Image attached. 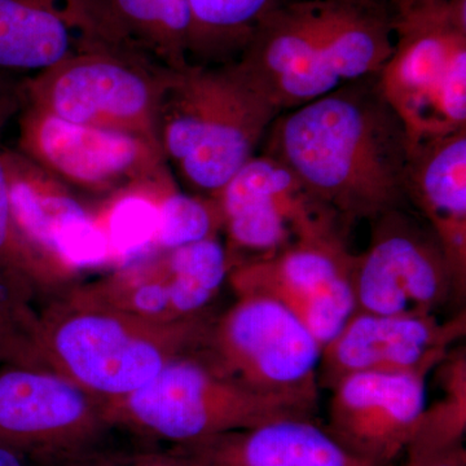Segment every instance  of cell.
Here are the masks:
<instances>
[{
    "label": "cell",
    "instance_id": "cell-1",
    "mask_svg": "<svg viewBox=\"0 0 466 466\" xmlns=\"http://www.w3.org/2000/svg\"><path fill=\"white\" fill-rule=\"evenodd\" d=\"M263 155L284 165L346 227L406 208V128L377 76L280 113Z\"/></svg>",
    "mask_w": 466,
    "mask_h": 466
},
{
    "label": "cell",
    "instance_id": "cell-2",
    "mask_svg": "<svg viewBox=\"0 0 466 466\" xmlns=\"http://www.w3.org/2000/svg\"><path fill=\"white\" fill-rule=\"evenodd\" d=\"M392 45L390 0H288L235 61L283 113L379 76Z\"/></svg>",
    "mask_w": 466,
    "mask_h": 466
},
{
    "label": "cell",
    "instance_id": "cell-3",
    "mask_svg": "<svg viewBox=\"0 0 466 466\" xmlns=\"http://www.w3.org/2000/svg\"><path fill=\"white\" fill-rule=\"evenodd\" d=\"M217 315L158 323L64 289L41 311L48 370L110 401L139 390L175 359L200 351Z\"/></svg>",
    "mask_w": 466,
    "mask_h": 466
},
{
    "label": "cell",
    "instance_id": "cell-4",
    "mask_svg": "<svg viewBox=\"0 0 466 466\" xmlns=\"http://www.w3.org/2000/svg\"><path fill=\"white\" fill-rule=\"evenodd\" d=\"M280 115L235 60L171 73L157 137L168 165L198 196L213 198L265 140Z\"/></svg>",
    "mask_w": 466,
    "mask_h": 466
},
{
    "label": "cell",
    "instance_id": "cell-5",
    "mask_svg": "<svg viewBox=\"0 0 466 466\" xmlns=\"http://www.w3.org/2000/svg\"><path fill=\"white\" fill-rule=\"evenodd\" d=\"M377 85L415 144L466 128V0H390Z\"/></svg>",
    "mask_w": 466,
    "mask_h": 466
},
{
    "label": "cell",
    "instance_id": "cell-6",
    "mask_svg": "<svg viewBox=\"0 0 466 466\" xmlns=\"http://www.w3.org/2000/svg\"><path fill=\"white\" fill-rule=\"evenodd\" d=\"M110 424L144 440L191 443L285 419H315L318 404L251 390L198 354L175 359L152 381L106 401Z\"/></svg>",
    "mask_w": 466,
    "mask_h": 466
},
{
    "label": "cell",
    "instance_id": "cell-7",
    "mask_svg": "<svg viewBox=\"0 0 466 466\" xmlns=\"http://www.w3.org/2000/svg\"><path fill=\"white\" fill-rule=\"evenodd\" d=\"M171 73L142 50L84 52L24 79V95L26 106L64 121L159 147L158 109Z\"/></svg>",
    "mask_w": 466,
    "mask_h": 466
},
{
    "label": "cell",
    "instance_id": "cell-8",
    "mask_svg": "<svg viewBox=\"0 0 466 466\" xmlns=\"http://www.w3.org/2000/svg\"><path fill=\"white\" fill-rule=\"evenodd\" d=\"M198 354L217 372L251 390L318 404L321 346L274 299L238 296L214 319Z\"/></svg>",
    "mask_w": 466,
    "mask_h": 466
},
{
    "label": "cell",
    "instance_id": "cell-9",
    "mask_svg": "<svg viewBox=\"0 0 466 466\" xmlns=\"http://www.w3.org/2000/svg\"><path fill=\"white\" fill-rule=\"evenodd\" d=\"M17 150L67 188L109 196L177 189L162 149L135 137L72 124L24 103Z\"/></svg>",
    "mask_w": 466,
    "mask_h": 466
},
{
    "label": "cell",
    "instance_id": "cell-10",
    "mask_svg": "<svg viewBox=\"0 0 466 466\" xmlns=\"http://www.w3.org/2000/svg\"><path fill=\"white\" fill-rule=\"evenodd\" d=\"M231 269L267 258L300 238L343 235L346 227L284 165L254 156L214 196Z\"/></svg>",
    "mask_w": 466,
    "mask_h": 466
},
{
    "label": "cell",
    "instance_id": "cell-11",
    "mask_svg": "<svg viewBox=\"0 0 466 466\" xmlns=\"http://www.w3.org/2000/svg\"><path fill=\"white\" fill-rule=\"evenodd\" d=\"M106 400L41 368L0 367V443L30 458L100 449L113 431Z\"/></svg>",
    "mask_w": 466,
    "mask_h": 466
},
{
    "label": "cell",
    "instance_id": "cell-12",
    "mask_svg": "<svg viewBox=\"0 0 466 466\" xmlns=\"http://www.w3.org/2000/svg\"><path fill=\"white\" fill-rule=\"evenodd\" d=\"M352 258L341 236L302 238L274 256L233 267L227 280L236 297L258 294L283 305L323 349L355 311Z\"/></svg>",
    "mask_w": 466,
    "mask_h": 466
},
{
    "label": "cell",
    "instance_id": "cell-13",
    "mask_svg": "<svg viewBox=\"0 0 466 466\" xmlns=\"http://www.w3.org/2000/svg\"><path fill=\"white\" fill-rule=\"evenodd\" d=\"M97 50H143L110 0H0V76L32 78Z\"/></svg>",
    "mask_w": 466,
    "mask_h": 466
},
{
    "label": "cell",
    "instance_id": "cell-14",
    "mask_svg": "<svg viewBox=\"0 0 466 466\" xmlns=\"http://www.w3.org/2000/svg\"><path fill=\"white\" fill-rule=\"evenodd\" d=\"M465 333V311L446 321L425 312H354L321 349L319 388L330 390L343 377L359 372H433Z\"/></svg>",
    "mask_w": 466,
    "mask_h": 466
},
{
    "label": "cell",
    "instance_id": "cell-15",
    "mask_svg": "<svg viewBox=\"0 0 466 466\" xmlns=\"http://www.w3.org/2000/svg\"><path fill=\"white\" fill-rule=\"evenodd\" d=\"M428 370L359 372L330 392L328 433L368 466L391 465L404 453L426 404Z\"/></svg>",
    "mask_w": 466,
    "mask_h": 466
},
{
    "label": "cell",
    "instance_id": "cell-16",
    "mask_svg": "<svg viewBox=\"0 0 466 466\" xmlns=\"http://www.w3.org/2000/svg\"><path fill=\"white\" fill-rule=\"evenodd\" d=\"M406 198L440 242L455 300L461 302L466 293V128L410 147Z\"/></svg>",
    "mask_w": 466,
    "mask_h": 466
},
{
    "label": "cell",
    "instance_id": "cell-17",
    "mask_svg": "<svg viewBox=\"0 0 466 466\" xmlns=\"http://www.w3.org/2000/svg\"><path fill=\"white\" fill-rule=\"evenodd\" d=\"M174 450L198 466H368L317 419H285L191 441Z\"/></svg>",
    "mask_w": 466,
    "mask_h": 466
},
{
    "label": "cell",
    "instance_id": "cell-18",
    "mask_svg": "<svg viewBox=\"0 0 466 466\" xmlns=\"http://www.w3.org/2000/svg\"><path fill=\"white\" fill-rule=\"evenodd\" d=\"M370 225L368 245L406 294L413 312L435 314L455 299L449 263L428 226L420 225L406 208L386 211L370 220Z\"/></svg>",
    "mask_w": 466,
    "mask_h": 466
},
{
    "label": "cell",
    "instance_id": "cell-19",
    "mask_svg": "<svg viewBox=\"0 0 466 466\" xmlns=\"http://www.w3.org/2000/svg\"><path fill=\"white\" fill-rule=\"evenodd\" d=\"M5 162L18 229L36 250L64 268L55 258V244L66 227L90 216V210L76 200L66 184L36 167L17 149L5 148Z\"/></svg>",
    "mask_w": 466,
    "mask_h": 466
},
{
    "label": "cell",
    "instance_id": "cell-20",
    "mask_svg": "<svg viewBox=\"0 0 466 466\" xmlns=\"http://www.w3.org/2000/svg\"><path fill=\"white\" fill-rule=\"evenodd\" d=\"M437 370L441 394L425 404L404 453L408 466L466 465V350H450Z\"/></svg>",
    "mask_w": 466,
    "mask_h": 466
},
{
    "label": "cell",
    "instance_id": "cell-21",
    "mask_svg": "<svg viewBox=\"0 0 466 466\" xmlns=\"http://www.w3.org/2000/svg\"><path fill=\"white\" fill-rule=\"evenodd\" d=\"M126 32L159 66L183 72L193 64V20L187 0H110Z\"/></svg>",
    "mask_w": 466,
    "mask_h": 466
},
{
    "label": "cell",
    "instance_id": "cell-22",
    "mask_svg": "<svg viewBox=\"0 0 466 466\" xmlns=\"http://www.w3.org/2000/svg\"><path fill=\"white\" fill-rule=\"evenodd\" d=\"M193 20V64L238 58L257 27L288 0H187Z\"/></svg>",
    "mask_w": 466,
    "mask_h": 466
},
{
    "label": "cell",
    "instance_id": "cell-23",
    "mask_svg": "<svg viewBox=\"0 0 466 466\" xmlns=\"http://www.w3.org/2000/svg\"><path fill=\"white\" fill-rule=\"evenodd\" d=\"M41 293L23 276L0 267V367L48 370L41 348Z\"/></svg>",
    "mask_w": 466,
    "mask_h": 466
},
{
    "label": "cell",
    "instance_id": "cell-24",
    "mask_svg": "<svg viewBox=\"0 0 466 466\" xmlns=\"http://www.w3.org/2000/svg\"><path fill=\"white\" fill-rule=\"evenodd\" d=\"M161 198L144 191L119 193L97 218L118 267L155 251Z\"/></svg>",
    "mask_w": 466,
    "mask_h": 466
},
{
    "label": "cell",
    "instance_id": "cell-25",
    "mask_svg": "<svg viewBox=\"0 0 466 466\" xmlns=\"http://www.w3.org/2000/svg\"><path fill=\"white\" fill-rule=\"evenodd\" d=\"M0 267L23 276L41 293L64 290L76 275L52 262L24 238L15 222L9 198L5 147L0 144Z\"/></svg>",
    "mask_w": 466,
    "mask_h": 466
},
{
    "label": "cell",
    "instance_id": "cell-26",
    "mask_svg": "<svg viewBox=\"0 0 466 466\" xmlns=\"http://www.w3.org/2000/svg\"><path fill=\"white\" fill-rule=\"evenodd\" d=\"M220 229H223V219L214 198L188 195L177 188L158 202L155 251L218 238Z\"/></svg>",
    "mask_w": 466,
    "mask_h": 466
},
{
    "label": "cell",
    "instance_id": "cell-27",
    "mask_svg": "<svg viewBox=\"0 0 466 466\" xmlns=\"http://www.w3.org/2000/svg\"><path fill=\"white\" fill-rule=\"evenodd\" d=\"M24 103V79L0 76V137L5 127L20 115Z\"/></svg>",
    "mask_w": 466,
    "mask_h": 466
},
{
    "label": "cell",
    "instance_id": "cell-28",
    "mask_svg": "<svg viewBox=\"0 0 466 466\" xmlns=\"http://www.w3.org/2000/svg\"><path fill=\"white\" fill-rule=\"evenodd\" d=\"M126 466H198L177 450H144L125 456Z\"/></svg>",
    "mask_w": 466,
    "mask_h": 466
},
{
    "label": "cell",
    "instance_id": "cell-29",
    "mask_svg": "<svg viewBox=\"0 0 466 466\" xmlns=\"http://www.w3.org/2000/svg\"><path fill=\"white\" fill-rule=\"evenodd\" d=\"M0 466H33L32 459L14 447L0 443Z\"/></svg>",
    "mask_w": 466,
    "mask_h": 466
},
{
    "label": "cell",
    "instance_id": "cell-30",
    "mask_svg": "<svg viewBox=\"0 0 466 466\" xmlns=\"http://www.w3.org/2000/svg\"><path fill=\"white\" fill-rule=\"evenodd\" d=\"M388 466H391V465H388ZM404 466H408V465H404ZM422 466H456V465H450V464H431V465H422Z\"/></svg>",
    "mask_w": 466,
    "mask_h": 466
}]
</instances>
